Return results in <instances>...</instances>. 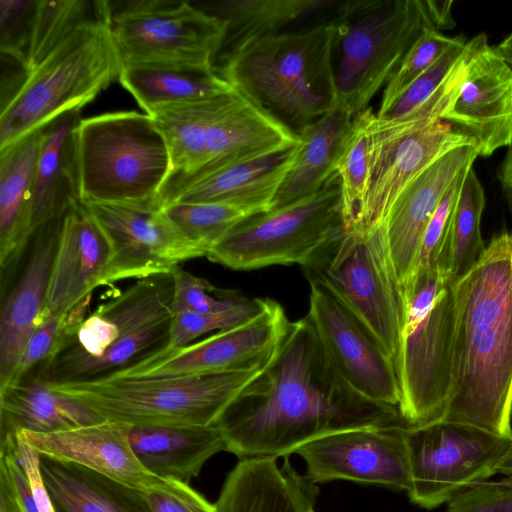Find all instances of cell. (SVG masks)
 <instances>
[{"label":"cell","mask_w":512,"mask_h":512,"mask_svg":"<svg viewBox=\"0 0 512 512\" xmlns=\"http://www.w3.org/2000/svg\"><path fill=\"white\" fill-rule=\"evenodd\" d=\"M16 447L0 452V468L8 477L13 496L20 512H39L29 477L17 456Z\"/></svg>","instance_id":"obj_48"},{"label":"cell","mask_w":512,"mask_h":512,"mask_svg":"<svg viewBox=\"0 0 512 512\" xmlns=\"http://www.w3.org/2000/svg\"><path fill=\"white\" fill-rule=\"evenodd\" d=\"M334 21L338 106L355 118L432 25L423 0H345Z\"/></svg>","instance_id":"obj_9"},{"label":"cell","mask_w":512,"mask_h":512,"mask_svg":"<svg viewBox=\"0 0 512 512\" xmlns=\"http://www.w3.org/2000/svg\"><path fill=\"white\" fill-rule=\"evenodd\" d=\"M456 280L439 267L416 270L403 286L396 358L399 413L408 427L442 420L451 390Z\"/></svg>","instance_id":"obj_6"},{"label":"cell","mask_w":512,"mask_h":512,"mask_svg":"<svg viewBox=\"0 0 512 512\" xmlns=\"http://www.w3.org/2000/svg\"><path fill=\"white\" fill-rule=\"evenodd\" d=\"M468 171L463 173L447 190L431 217L422 239L415 271L439 267L450 273L448 244L451 222L463 180Z\"/></svg>","instance_id":"obj_43"},{"label":"cell","mask_w":512,"mask_h":512,"mask_svg":"<svg viewBox=\"0 0 512 512\" xmlns=\"http://www.w3.org/2000/svg\"><path fill=\"white\" fill-rule=\"evenodd\" d=\"M173 280V296L170 303L172 315L216 313L230 309L246 297L235 290L219 289L208 280L197 277L175 266L170 272Z\"/></svg>","instance_id":"obj_42"},{"label":"cell","mask_w":512,"mask_h":512,"mask_svg":"<svg viewBox=\"0 0 512 512\" xmlns=\"http://www.w3.org/2000/svg\"><path fill=\"white\" fill-rule=\"evenodd\" d=\"M486 203L483 185L473 167L466 173L455 205L448 244V266L457 281L485 249L481 218Z\"/></svg>","instance_id":"obj_37"},{"label":"cell","mask_w":512,"mask_h":512,"mask_svg":"<svg viewBox=\"0 0 512 512\" xmlns=\"http://www.w3.org/2000/svg\"><path fill=\"white\" fill-rule=\"evenodd\" d=\"M299 144L300 141L296 146L251 161L173 175L161 194V206L221 202L267 212L297 158Z\"/></svg>","instance_id":"obj_22"},{"label":"cell","mask_w":512,"mask_h":512,"mask_svg":"<svg viewBox=\"0 0 512 512\" xmlns=\"http://www.w3.org/2000/svg\"><path fill=\"white\" fill-rule=\"evenodd\" d=\"M239 459L289 457L320 437L372 425H406L398 408L354 391L307 317L290 322L273 357L214 424Z\"/></svg>","instance_id":"obj_1"},{"label":"cell","mask_w":512,"mask_h":512,"mask_svg":"<svg viewBox=\"0 0 512 512\" xmlns=\"http://www.w3.org/2000/svg\"><path fill=\"white\" fill-rule=\"evenodd\" d=\"M265 367V366H264ZM264 367L166 378H108L48 385L99 414L128 425H213Z\"/></svg>","instance_id":"obj_10"},{"label":"cell","mask_w":512,"mask_h":512,"mask_svg":"<svg viewBox=\"0 0 512 512\" xmlns=\"http://www.w3.org/2000/svg\"><path fill=\"white\" fill-rule=\"evenodd\" d=\"M497 474L512 478V436L509 448L497 468Z\"/></svg>","instance_id":"obj_54"},{"label":"cell","mask_w":512,"mask_h":512,"mask_svg":"<svg viewBox=\"0 0 512 512\" xmlns=\"http://www.w3.org/2000/svg\"><path fill=\"white\" fill-rule=\"evenodd\" d=\"M37 1L0 0V51L23 66Z\"/></svg>","instance_id":"obj_45"},{"label":"cell","mask_w":512,"mask_h":512,"mask_svg":"<svg viewBox=\"0 0 512 512\" xmlns=\"http://www.w3.org/2000/svg\"><path fill=\"white\" fill-rule=\"evenodd\" d=\"M441 31L426 27L404 55L384 87L377 114L387 110L408 87L426 72L456 41Z\"/></svg>","instance_id":"obj_40"},{"label":"cell","mask_w":512,"mask_h":512,"mask_svg":"<svg viewBox=\"0 0 512 512\" xmlns=\"http://www.w3.org/2000/svg\"><path fill=\"white\" fill-rule=\"evenodd\" d=\"M69 312L56 313L49 309L29 338L7 385L34 376L37 370L52 356L68 326Z\"/></svg>","instance_id":"obj_44"},{"label":"cell","mask_w":512,"mask_h":512,"mask_svg":"<svg viewBox=\"0 0 512 512\" xmlns=\"http://www.w3.org/2000/svg\"><path fill=\"white\" fill-rule=\"evenodd\" d=\"M111 2L27 71L1 100L0 149L93 101L118 80L123 63L111 33Z\"/></svg>","instance_id":"obj_5"},{"label":"cell","mask_w":512,"mask_h":512,"mask_svg":"<svg viewBox=\"0 0 512 512\" xmlns=\"http://www.w3.org/2000/svg\"><path fill=\"white\" fill-rule=\"evenodd\" d=\"M308 281L310 295L306 317L338 374L366 399L398 408L400 386L394 361L324 286Z\"/></svg>","instance_id":"obj_17"},{"label":"cell","mask_w":512,"mask_h":512,"mask_svg":"<svg viewBox=\"0 0 512 512\" xmlns=\"http://www.w3.org/2000/svg\"><path fill=\"white\" fill-rule=\"evenodd\" d=\"M101 4L102 0H37L23 63L24 74L70 32L92 18Z\"/></svg>","instance_id":"obj_39"},{"label":"cell","mask_w":512,"mask_h":512,"mask_svg":"<svg viewBox=\"0 0 512 512\" xmlns=\"http://www.w3.org/2000/svg\"><path fill=\"white\" fill-rule=\"evenodd\" d=\"M372 169L360 233L380 228L400 192L449 151L476 145L443 120L405 135L376 136L371 130Z\"/></svg>","instance_id":"obj_21"},{"label":"cell","mask_w":512,"mask_h":512,"mask_svg":"<svg viewBox=\"0 0 512 512\" xmlns=\"http://www.w3.org/2000/svg\"><path fill=\"white\" fill-rule=\"evenodd\" d=\"M167 142L172 175L251 161L300 139L238 91L150 114Z\"/></svg>","instance_id":"obj_8"},{"label":"cell","mask_w":512,"mask_h":512,"mask_svg":"<svg viewBox=\"0 0 512 512\" xmlns=\"http://www.w3.org/2000/svg\"><path fill=\"white\" fill-rule=\"evenodd\" d=\"M129 443L140 464L153 476L189 484L214 454L225 451L213 425H129Z\"/></svg>","instance_id":"obj_28"},{"label":"cell","mask_w":512,"mask_h":512,"mask_svg":"<svg viewBox=\"0 0 512 512\" xmlns=\"http://www.w3.org/2000/svg\"><path fill=\"white\" fill-rule=\"evenodd\" d=\"M470 42L462 35L391 106L375 113L383 128L412 130L443 120L462 84Z\"/></svg>","instance_id":"obj_32"},{"label":"cell","mask_w":512,"mask_h":512,"mask_svg":"<svg viewBox=\"0 0 512 512\" xmlns=\"http://www.w3.org/2000/svg\"><path fill=\"white\" fill-rule=\"evenodd\" d=\"M55 512H151L144 492L82 465L40 455Z\"/></svg>","instance_id":"obj_33"},{"label":"cell","mask_w":512,"mask_h":512,"mask_svg":"<svg viewBox=\"0 0 512 512\" xmlns=\"http://www.w3.org/2000/svg\"><path fill=\"white\" fill-rule=\"evenodd\" d=\"M497 178L502 193L510 209H512V144L507 148V152L498 167Z\"/></svg>","instance_id":"obj_51"},{"label":"cell","mask_w":512,"mask_h":512,"mask_svg":"<svg viewBox=\"0 0 512 512\" xmlns=\"http://www.w3.org/2000/svg\"><path fill=\"white\" fill-rule=\"evenodd\" d=\"M302 269L308 280L324 286L365 326L395 363L404 300L382 228L345 230Z\"/></svg>","instance_id":"obj_11"},{"label":"cell","mask_w":512,"mask_h":512,"mask_svg":"<svg viewBox=\"0 0 512 512\" xmlns=\"http://www.w3.org/2000/svg\"><path fill=\"white\" fill-rule=\"evenodd\" d=\"M406 425H372L338 431L301 446L314 483L348 480L408 492L411 487Z\"/></svg>","instance_id":"obj_18"},{"label":"cell","mask_w":512,"mask_h":512,"mask_svg":"<svg viewBox=\"0 0 512 512\" xmlns=\"http://www.w3.org/2000/svg\"><path fill=\"white\" fill-rule=\"evenodd\" d=\"M18 439L17 456L31 483L39 512H55L50 496L43 482L40 469V454L26 442Z\"/></svg>","instance_id":"obj_49"},{"label":"cell","mask_w":512,"mask_h":512,"mask_svg":"<svg viewBox=\"0 0 512 512\" xmlns=\"http://www.w3.org/2000/svg\"><path fill=\"white\" fill-rule=\"evenodd\" d=\"M109 243L80 200L62 217L53 257L47 306L52 312L68 313L104 285L110 261Z\"/></svg>","instance_id":"obj_23"},{"label":"cell","mask_w":512,"mask_h":512,"mask_svg":"<svg viewBox=\"0 0 512 512\" xmlns=\"http://www.w3.org/2000/svg\"><path fill=\"white\" fill-rule=\"evenodd\" d=\"M61 218L34 234L24 271L3 301L0 315V389L11 380L24 348L49 308L47 290Z\"/></svg>","instance_id":"obj_25"},{"label":"cell","mask_w":512,"mask_h":512,"mask_svg":"<svg viewBox=\"0 0 512 512\" xmlns=\"http://www.w3.org/2000/svg\"><path fill=\"white\" fill-rule=\"evenodd\" d=\"M339 0H227L202 8L227 24L222 52L247 41L333 20Z\"/></svg>","instance_id":"obj_34"},{"label":"cell","mask_w":512,"mask_h":512,"mask_svg":"<svg viewBox=\"0 0 512 512\" xmlns=\"http://www.w3.org/2000/svg\"><path fill=\"white\" fill-rule=\"evenodd\" d=\"M162 208L182 234L206 255L238 223L264 213L251 206L221 202H178Z\"/></svg>","instance_id":"obj_38"},{"label":"cell","mask_w":512,"mask_h":512,"mask_svg":"<svg viewBox=\"0 0 512 512\" xmlns=\"http://www.w3.org/2000/svg\"><path fill=\"white\" fill-rule=\"evenodd\" d=\"M372 108L355 117L346 133L335 164L339 177L345 230L360 233L372 169Z\"/></svg>","instance_id":"obj_36"},{"label":"cell","mask_w":512,"mask_h":512,"mask_svg":"<svg viewBox=\"0 0 512 512\" xmlns=\"http://www.w3.org/2000/svg\"><path fill=\"white\" fill-rule=\"evenodd\" d=\"M451 0H426L425 10L432 27L438 31L452 29L456 22L452 16Z\"/></svg>","instance_id":"obj_50"},{"label":"cell","mask_w":512,"mask_h":512,"mask_svg":"<svg viewBox=\"0 0 512 512\" xmlns=\"http://www.w3.org/2000/svg\"><path fill=\"white\" fill-rule=\"evenodd\" d=\"M446 512H512V478L467 488L447 502Z\"/></svg>","instance_id":"obj_46"},{"label":"cell","mask_w":512,"mask_h":512,"mask_svg":"<svg viewBox=\"0 0 512 512\" xmlns=\"http://www.w3.org/2000/svg\"><path fill=\"white\" fill-rule=\"evenodd\" d=\"M240 459L228 473L214 512H312L319 489L289 457Z\"/></svg>","instance_id":"obj_26"},{"label":"cell","mask_w":512,"mask_h":512,"mask_svg":"<svg viewBox=\"0 0 512 512\" xmlns=\"http://www.w3.org/2000/svg\"><path fill=\"white\" fill-rule=\"evenodd\" d=\"M312 512H315V511H312Z\"/></svg>","instance_id":"obj_55"},{"label":"cell","mask_w":512,"mask_h":512,"mask_svg":"<svg viewBox=\"0 0 512 512\" xmlns=\"http://www.w3.org/2000/svg\"><path fill=\"white\" fill-rule=\"evenodd\" d=\"M42 130L0 149V267L9 277L35 234L32 196Z\"/></svg>","instance_id":"obj_27"},{"label":"cell","mask_w":512,"mask_h":512,"mask_svg":"<svg viewBox=\"0 0 512 512\" xmlns=\"http://www.w3.org/2000/svg\"><path fill=\"white\" fill-rule=\"evenodd\" d=\"M128 431V424L105 420L52 433L20 431L17 438L42 456L82 465L145 491L163 479L140 464L131 449Z\"/></svg>","instance_id":"obj_24"},{"label":"cell","mask_w":512,"mask_h":512,"mask_svg":"<svg viewBox=\"0 0 512 512\" xmlns=\"http://www.w3.org/2000/svg\"><path fill=\"white\" fill-rule=\"evenodd\" d=\"M469 42L465 75L443 121L473 139L481 157H489L512 144V68L485 33Z\"/></svg>","instance_id":"obj_19"},{"label":"cell","mask_w":512,"mask_h":512,"mask_svg":"<svg viewBox=\"0 0 512 512\" xmlns=\"http://www.w3.org/2000/svg\"><path fill=\"white\" fill-rule=\"evenodd\" d=\"M344 231L335 172L315 194L241 221L206 257L233 270L291 264L303 267Z\"/></svg>","instance_id":"obj_12"},{"label":"cell","mask_w":512,"mask_h":512,"mask_svg":"<svg viewBox=\"0 0 512 512\" xmlns=\"http://www.w3.org/2000/svg\"><path fill=\"white\" fill-rule=\"evenodd\" d=\"M75 141L80 200L160 203L172 164L149 114L118 111L81 119Z\"/></svg>","instance_id":"obj_7"},{"label":"cell","mask_w":512,"mask_h":512,"mask_svg":"<svg viewBox=\"0 0 512 512\" xmlns=\"http://www.w3.org/2000/svg\"><path fill=\"white\" fill-rule=\"evenodd\" d=\"M81 111L57 117L42 130L32 196L35 232L49 221L63 217L79 199L76 162V128Z\"/></svg>","instance_id":"obj_30"},{"label":"cell","mask_w":512,"mask_h":512,"mask_svg":"<svg viewBox=\"0 0 512 512\" xmlns=\"http://www.w3.org/2000/svg\"><path fill=\"white\" fill-rule=\"evenodd\" d=\"M510 440L511 437L446 420L407 427L410 501L421 508L434 509L488 480L497 474Z\"/></svg>","instance_id":"obj_13"},{"label":"cell","mask_w":512,"mask_h":512,"mask_svg":"<svg viewBox=\"0 0 512 512\" xmlns=\"http://www.w3.org/2000/svg\"><path fill=\"white\" fill-rule=\"evenodd\" d=\"M497 53L512 68V32L509 33L498 45L494 46Z\"/></svg>","instance_id":"obj_53"},{"label":"cell","mask_w":512,"mask_h":512,"mask_svg":"<svg viewBox=\"0 0 512 512\" xmlns=\"http://www.w3.org/2000/svg\"><path fill=\"white\" fill-rule=\"evenodd\" d=\"M103 421L90 408L35 377L0 389V451L15 446L20 431L52 433Z\"/></svg>","instance_id":"obj_29"},{"label":"cell","mask_w":512,"mask_h":512,"mask_svg":"<svg viewBox=\"0 0 512 512\" xmlns=\"http://www.w3.org/2000/svg\"><path fill=\"white\" fill-rule=\"evenodd\" d=\"M289 324L284 308L266 298L263 308L242 324L184 347L164 349L111 378H166L258 369L269 363Z\"/></svg>","instance_id":"obj_16"},{"label":"cell","mask_w":512,"mask_h":512,"mask_svg":"<svg viewBox=\"0 0 512 512\" xmlns=\"http://www.w3.org/2000/svg\"><path fill=\"white\" fill-rule=\"evenodd\" d=\"M171 274L136 280L86 316L69 312L52 356L33 377L47 385L111 378L164 350L169 342Z\"/></svg>","instance_id":"obj_4"},{"label":"cell","mask_w":512,"mask_h":512,"mask_svg":"<svg viewBox=\"0 0 512 512\" xmlns=\"http://www.w3.org/2000/svg\"><path fill=\"white\" fill-rule=\"evenodd\" d=\"M151 512H214L215 506L189 484L162 480L143 491Z\"/></svg>","instance_id":"obj_47"},{"label":"cell","mask_w":512,"mask_h":512,"mask_svg":"<svg viewBox=\"0 0 512 512\" xmlns=\"http://www.w3.org/2000/svg\"><path fill=\"white\" fill-rule=\"evenodd\" d=\"M0 512H20L6 472L0 468Z\"/></svg>","instance_id":"obj_52"},{"label":"cell","mask_w":512,"mask_h":512,"mask_svg":"<svg viewBox=\"0 0 512 512\" xmlns=\"http://www.w3.org/2000/svg\"><path fill=\"white\" fill-rule=\"evenodd\" d=\"M452 380L442 420L512 436V231L455 283Z\"/></svg>","instance_id":"obj_2"},{"label":"cell","mask_w":512,"mask_h":512,"mask_svg":"<svg viewBox=\"0 0 512 512\" xmlns=\"http://www.w3.org/2000/svg\"><path fill=\"white\" fill-rule=\"evenodd\" d=\"M111 2V33L123 65L189 63L214 66L227 24L189 2Z\"/></svg>","instance_id":"obj_14"},{"label":"cell","mask_w":512,"mask_h":512,"mask_svg":"<svg viewBox=\"0 0 512 512\" xmlns=\"http://www.w3.org/2000/svg\"><path fill=\"white\" fill-rule=\"evenodd\" d=\"M80 201L110 246L104 285L169 274L181 262L206 256L172 223L160 203Z\"/></svg>","instance_id":"obj_15"},{"label":"cell","mask_w":512,"mask_h":512,"mask_svg":"<svg viewBox=\"0 0 512 512\" xmlns=\"http://www.w3.org/2000/svg\"><path fill=\"white\" fill-rule=\"evenodd\" d=\"M266 298H245L234 307L216 313L185 312L172 317L169 342L165 349L187 346L212 331L233 328L249 320L264 306Z\"/></svg>","instance_id":"obj_41"},{"label":"cell","mask_w":512,"mask_h":512,"mask_svg":"<svg viewBox=\"0 0 512 512\" xmlns=\"http://www.w3.org/2000/svg\"><path fill=\"white\" fill-rule=\"evenodd\" d=\"M147 114L209 100L235 90L215 66L189 63L123 65L118 78Z\"/></svg>","instance_id":"obj_31"},{"label":"cell","mask_w":512,"mask_h":512,"mask_svg":"<svg viewBox=\"0 0 512 512\" xmlns=\"http://www.w3.org/2000/svg\"><path fill=\"white\" fill-rule=\"evenodd\" d=\"M334 19L266 35L222 52L218 74L298 134L338 106Z\"/></svg>","instance_id":"obj_3"},{"label":"cell","mask_w":512,"mask_h":512,"mask_svg":"<svg viewBox=\"0 0 512 512\" xmlns=\"http://www.w3.org/2000/svg\"><path fill=\"white\" fill-rule=\"evenodd\" d=\"M353 119L337 106L298 134L297 158L276 193L270 210L313 195L323 188L335 173L341 144Z\"/></svg>","instance_id":"obj_35"},{"label":"cell","mask_w":512,"mask_h":512,"mask_svg":"<svg viewBox=\"0 0 512 512\" xmlns=\"http://www.w3.org/2000/svg\"><path fill=\"white\" fill-rule=\"evenodd\" d=\"M479 156L476 145L449 151L414 178L393 202L380 228L402 288L415 271L425 230L440 201Z\"/></svg>","instance_id":"obj_20"}]
</instances>
